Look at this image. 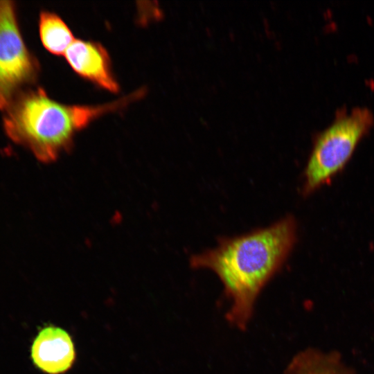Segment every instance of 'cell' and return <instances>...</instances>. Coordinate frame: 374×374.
<instances>
[{"label": "cell", "instance_id": "6da1fadb", "mask_svg": "<svg viewBox=\"0 0 374 374\" xmlns=\"http://www.w3.org/2000/svg\"><path fill=\"white\" fill-rule=\"evenodd\" d=\"M296 229L294 218L287 216L266 228L221 238L215 248L192 257L193 267L213 271L222 283L231 301L226 317L231 325L246 328L258 294L290 254Z\"/></svg>", "mask_w": 374, "mask_h": 374}, {"label": "cell", "instance_id": "52a82bcc", "mask_svg": "<svg viewBox=\"0 0 374 374\" xmlns=\"http://www.w3.org/2000/svg\"><path fill=\"white\" fill-rule=\"evenodd\" d=\"M285 374H355L337 351L307 348L297 353L287 364Z\"/></svg>", "mask_w": 374, "mask_h": 374}, {"label": "cell", "instance_id": "5b68a950", "mask_svg": "<svg viewBox=\"0 0 374 374\" xmlns=\"http://www.w3.org/2000/svg\"><path fill=\"white\" fill-rule=\"evenodd\" d=\"M64 55L71 69L82 78L110 92L119 91L109 53L100 44L75 39Z\"/></svg>", "mask_w": 374, "mask_h": 374}, {"label": "cell", "instance_id": "8992f818", "mask_svg": "<svg viewBox=\"0 0 374 374\" xmlns=\"http://www.w3.org/2000/svg\"><path fill=\"white\" fill-rule=\"evenodd\" d=\"M75 357L73 342L63 329L48 326L37 335L31 347V358L41 371L60 374L68 371Z\"/></svg>", "mask_w": 374, "mask_h": 374}, {"label": "cell", "instance_id": "3957f363", "mask_svg": "<svg viewBox=\"0 0 374 374\" xmlns=\"http://www.w3.org/2000/svg\"><path fill=\"white\" fill-rule=\"evenodd\" d=\"M373 121L371 111L358 107L319 134L304 171L303 195L312 193L342 170Z\"/></svg>", "mask_w": 374, "mask_h": 374}, {"label": "cell", "instance_id": "7a4b0ae2", "mask_svg": "<svg viewBox=\"0 0 374 374\" xmlns=\"http://www.w3.org/2000/svg\"><path fill=\"white\" fill-rule=\"evenodd\" d=\"M143 89L99 105H66L42 88L21 91L3 110V129L15 143L42 162L55 160L73 145L75 134L92 121L123 109L145 94Z\"/></svg>", "mask_w": 374, "mask_h": 374}, {"label": "cell", "instance_id": "ba28073f", "mask_svg": "<svg viewBox=\"0 0 374 374\" xmlns=\"http://www.w3.org/2000/svg\"><path fill=\"white\" fill-rule=\"evenodd\" d=\"M39 34L44 47L55 55H64L75 40L71 30L62 19L49 11H42L39 14Z\"/></svg>", "mask_w": 374, "mask_h": 374}, {"label": "cell", "instance_id": "277c9868", "mask_svg": "<svg viewBox=\"0 0 374 374\" xmlns=\"http://www.w3.org/2000/svg\"><path fill=\"white\" fill-rule=\"evenodd\" d=\"M39 66L27 48L12 1H0V109L37 77Z\"/></svg>", "mask_w": 374, "mask_h": 374}]
</instances>
